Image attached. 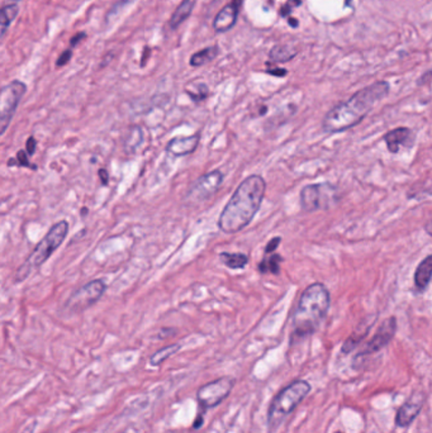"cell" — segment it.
Listing matches in <instances>:
<instances>
[{
  "label": "cell",
  "instance_id": "cell-25",
  "mask_svg": "<svg viewBox=\"0 0 432 433\" xmlns=\"http://www.w3.org/2000/svg\"><path fill=\"white\" fill-rule=\"evenodd\" d=\"M128 136H130V137L126 139L124 145H126V148H131L132 152H135V150L139 148V143H137V142L141 143L142 131H141L139 127H133V128H132L131 134H128Z\"/></svg>",
  "mask_w": 432,
  "mask_h": 433
},
{
  "label": "cell",
  "instance_id": "cell-30",
  "mask_svg": "<svg viewBox=\"0 0 432 433\" xmlns=\"http://www.w3.org/2000/svg\"><path fill=\"white\" fill-rule=\"evenodd\" d=\"M36 146H37V141L36 139L31 136V137H28L27 139V142H26V148H27V154L28 155H33L35 154V151H36Z\"/></svg>",
  "mask_w": 432,
  "mask_h": 433
},
{
  "label": "cell",
  "instance_id": "cell-22",
  "mask_svg": "<svg viewBox=\"0 0 432 433\" xmlns=\"http://www.w3.org/2000/svg\"><path fill=\"white\" fill-rule=\"evenodd\" d=\"M221 261L230 269H244L248 263V257L245 254H231V252H222L221 255Z\"/></svg>",
  "mask_w": 432,
  "mask_h": 433
},
{
  "label": "cell",
  "instance_id": "cell-14",
  "mask_svg": "<svg viewBox=\"0 0 432 433\" xmlns=\"http://www.w3.org/2000/svg\"><path fill=\"white\" fill-rule=\"evenodd\" d=\"M422 405H424L422 394L413 395L412 398H409V401L404 403L397 412L395 425L398 427H403V428L412 425L413 421L418 417L420 412L422 410Z\"/></svg>",
  "mask_w": 432,
  "mask_h": 433
},
{
  "label": "cell",
  "instance_id": "cell-3",
  "mask_svg": "<svg viewBox=\"0 0 432 433\" xmlns=\"http://www.w3.org/2000/svg\"><path fill=\"white\" fill-rule=\"evenodd\" d=\"M331 305V295L322 283H313L302 293L293 316V337L306 339L316 332Z\"/></svg>",
  "mask_w": 432,
  "mask_h": 433
},
{
  "label": "cell",
  "instance_id": "cell-21",
  "mask_svg": "<svg viewBox=\"0 0 432 433\" xmlns=\"http://www.w3.org/2000/svg\"><path fill=\"white\" fill-rule=\"evenodd\" d=\"M180 348H181L180 343H173V345H169L166 348H160L159 351H156L154 355L150 357V364L153 365V366H160L169 357L175 355Z\"/></svg>",
  "mask_w": 432,
  "mask_h": 433
},
{
  "label": "cell",
  "instance_id": "cell-26",
  "mask_svg": "<svg viewBox=\"0 0 432 433\" xmlns=\"http://www.w3.org/2000/svg\"><path fill=\"white\" fill-rule=\"evenodd\" d=\"M186 93L189 94V97L193 99L194 101L199 103V101H204L207 97H208V88L204 84L198 85L195 88V90L190 92V90H186Z\"/></svg>",
  "mask_w": 432,
  "mask_h": 433
},
{
  "label": "cell",
  "instance_id": "cell-2",
  "mask_svg": "<svg viewBox=\"0 0 432 433\" xmlns=\"http://www.w3.org/2000/svg\"><path fill=\"white\" fill-rule=\"evenodd\" d=\"M389 84L378 81L356 92L348 101L340 103L324 116L322 128L326 133H339L363 122L373 107L389 94Z\"/></svg>",
  "mask_w": 432,
  "mask_h": 433
},
{
  "label": "cell",
  "instance_id": "cell-35",
  "mask_svg": "<svg viewBox=\"0 0 432 433\" xmlns=\"http://www.w3.org/2000/svg\"><path fill=\"white\" fill-rule=\"evenodd\" d=\"M432 80V70L431 71H429V72H426L422 78L420 79V84H424V83H427V81H430Z\"/></svg>",
  "mask_w": 432,
  "mask_h": 433
},
{
  "label": "cell",
  "instance_id": "cell-32",
  "mask_svg": "<svg viewBox=\"0 0 432 433\" xmlns=\"http://www.w3.org/2000/svg\"><path fill=\"white\" fill-rule=\"evenodd\" d=\"M98 174H99V178H101V184L104 186L108 185L109 183V174L108 171L106 170V169H101V170L98 171Z\"/></svg>",
  "mask_w": 432,
  "mask_h": 433
},
{
  "label": "cell",
  "instance_id": "cell-7",
  "mask_svg": "<svg viewBox=\"0 0 432 433\" xmlns=\"http://www.w3.org/2000/svg\"><path fill=\"white\" fill-rule=\"evenodd\" d=\"M224 181V174L221 170H213L203 175L194 181L190 188L188 189L184 197V204L186 207H195L203 201H207L210 197H213L218 192L219 186Z\"/></svg>",
  "mask_w": 432,
  "mask_h": 433
},
{
  "label": "cell",
  "instance_id": "cell-12",
  "mask_svg": "<svg viewBox=\"0 0 432 433\" xmlns=\"http://www.w3.org/2000/svg\"><path fill=\"white\" fill-rule=\"evenodd\" d=\"M386 148L392 154H398L403 148H412L415 142V133L409 127H398L386 132L383 137Z\"/></svg>",
  "mask_w": 432,
  "mask_h": 433
},
{
  "label": "cell",
  "instance_id": "cell-27",
  "mask_svg": "<svg viewBox=\"0 0 432 433\" xmlns=\"http://www.w3.org/2000/svg\"><path fill=\"white\" fill-rule=\"evenodd\" d=\"M16 163L18 166H22V168H33V165H31V163H30L28 156L24 151H18L16 160H9L8 161L9 166L10 165H16ZM33 169H36V168H33Z\"/></svg>",
  "mask_w": 432,
  "mask_h": 433
},
{
  "label": "cell",
  "instance_id": "cell-17",
  "mask_svg": "<svg viewBox=\"0 0 432 433\" xmlns=\"http://www.w3.org/2000/svg\"><path fill=\"white\" fill-rule=\"evenodd\" d=\"M197 4V0H183L179 4L175 12L170 17V28L177 30L181 24L186 22V19L193 13L194 7Z\"/></svg>",
  "mask_w": 432,
  "mask_h": 433
},
{
  "label": "cell",
  "instance_id": "cell-24",
  "mask_svg": "<svg viewBox=\"0 0 432 433\" xmlns=\"http://www.w3.org/2000/svg\"><path fill=\"white\" fill-rule=\"evenodd\" d=\"M368 331H369V328L365 330V331L362 333H353V334L348 337V340L344 342V345H342V354L346 355V354H350L353 350H355V348H357V345L366 337Z\"/></svg>",
  "mask_w": 432,
  "mask_h": 433
},
{
  "label": "cell",
  "instance_id": "cell-33",
  "mask_svg": "<svg viewBox=\"0 0 432 433\" xmlns=\"http://www.w3.org/2000/svg\"><path fill=\"white\" fill-rule=\"evenodd\" d=\"M266 72H268V74H271V75H274V77H286V69L266 70Z\"/></svg>",
  "mask_w": 432,
  "mask_h": 433
},
{
  "label": "cell",
  "instance_id": "cell-20",
  "mask_svg": "<svg viewBox=\"0 0 432 433\" xmlns=\"http://www.w3.org/2000/svg\"><path fill=\"white\" fill-rule=\"evenodd\" d=\"M283 263V257L278 254H271L266 255L259 263V271L262 274H273L278 275L280 272V263Z\"/></svg>",
  "mask_w": 432,
  "mask_h": 433
},
{
  "label": "cell",
  "instance_id": "cell-18",
  "mask_svg": "<svg viewBox=\"0 0 432 433\" xmlns=\"http://www.w3.org/2000/svg\"><path fill=\"white\" fill-rule=\"evenodd\" d=\"M218 52H219L218 46L206 47V48H203L201 51H198V52L192 54V56H190V60H189V63H190V66H193V68H201V66H204V65H207L209 62L213 61L217 56H218Z\"/></svg>",
  "mask_w": 432,
  "mask_h": 433
},
{
  "label": "cell",
  "instance_id": "cell-5",
  "mask_svg": "<svg viewBox=\"0 0 432 433\" xmlns=\"http://www.w3.org/2000/svg\"><path fill=\"white\" fill-rule=\"evenodd\" d=\"M311 392V384L306 380H295L288 387L282 389L271 401L268 410V427L275 431L292 412H293Z\"/></svg>",
  "mask_w": 432,
  "mask_h": 433
},
{
  "label": "cell",
  "instance_id": "cell-1",
  "mask_svg": "<svg viewBox=\"0 0 432 433\" xmlns=\"http://www.w3.org/2000/svg\"><path fill=\"white\" fill-rule=\"evenodd\" d=\"M265 192L266 183L263 177L251 175L245 179L222 210L218 219L219 230L235 234L250 225L262 207Z\"/></svg>",
  "mask_w": 432,
  "mask_h": 433
},
{
  "label": "cell",
  "instance_id": "cell-29",
  "mask_svg": "<svg viewBox=\"0 0 432 433\" xmlns=\"http://www.w3.org/2000/svg\"><path fill=\"white\" fill-rule=\"evenodd\" d=\"M280 242H282V239H280V237H274V239H271V240L268 242L266 248H265V254H266V255H269V254H274V251L278 248L279 245H280Z\"/></svg>",
  "mask_w": 432,
  "mask_h": 433
},
{
  "label": "cell",
  "instance_id": "cell-13",
  "mask_svg": "<svg viewBox=\"0 0 432 433\" xmlns=\"http://www.w3.org/2000/svg\"><path fill=\"white\" fill-rule=\"evenodd\" d=\"M242 1L244 0H231V3L224 6V8L218 12V14L213 21V30L217 33L228 32L236 24Z\"/></svg>",
  "mask_w": 432,
  "mask_h": 433
},
{
  "label": "cell",
  "instance_id": "cell-28",
  "mask_svg": "<svg viewBox=\"0 0 432 433\" xmlns=\"http://www.w3.org/2000/svg\"><path fill=\"white\" fill-rule=\"evenodd\" d=\"M71 57H72V48L65 50V51L59 56V59H57V61H56V66H57V68H62V66L68 65L70 60H71Z\"/></svg>",
  "mask_w": 432,
  "mask_h": 433
},
{
  "label": "cell",
  "instance_id": "cell-10",
  "mask_svg": "<svg viewBox=\"0 0 432 433\" xmlns=\"http://www.w3.org/2000/svg\"><path fill=\"white\" fill-rule=\"evenodd\" d=\"M397 319L395 317H389L382 322V325L378 328L377 333L373 336L368 345L357 354L356 359L363 357V356L373 355L377 354L380 350L386 348V345L393 340L395 332H397Z\"/></svg>",
  "mask_w": 432,
  "mask_h": 433
},
{
  "label": "cell",
  "instance_id": "cell-23",
  "mask_svg": "<svg viewBox=\"0 0 432 433\" xmlns=\"http://www.w3.org/2000/svg\"><path fill=\"white\" fill-rule=\"evenodd\" d=\"M295 54H297V51L293 48H291L286 45H280V46H275L271 50L269 57H271V61L286 62L291 61Z\"/></svg>",
  "mask_w": 432,
  "mask_h": 433
},
{
  "label": "cell",
  "instance_id": "cell-38",
  "mask_svg": "<svg viewBox=\"0 0 432 433\" xmlns=\"http://www.w3.org/2000/svg\"><path fill=\"white\" fill-rule=\"evenodd\" d=\"M336 433H342V432H336Z\"/></svg>",
  "mask_w": 432,
  "mask_h": 433
},
{
  "label": "cell",
  "instance_id": "cell-15",
  "mask_svg": "<svg viewBox=\"0 0 432 433\" xmlns=\"http://www.w3.org/2000/svg\"><path fill=\"white\" fill-rule=\"evenodd\" d=\"M201 136L197 133L189 137H174L166 145V152L173 157L190 155L198 148Z\"/></svg>",
  "mask_w": 432,
  "mask_h": 433
},
{
  "label": "cell",
  "instance_id": "cell-9",
  "mask_svg": "<svg viewBox=\"0 0 432 433\" xmlns=\"http://www.w3.org/2000/svg\"><path fill=\"white\" fill-rule=\"evenodd\" d=\"M106 289H107L106 283L101 279H95L93 281L79 288L70 295L69 301L66 303V308L74 313L88 310L101 299Z\"/></svg>",
  "mask_w": 432,
  "mask_h": 433
},
{
  "label": "cell",
  "instance_id": "cell-19",
  "mask_svg": "<svg viewBox=\"0 0 432 433\" xmlns=\"http://www.w3.org/2000/svg\"><path fill=\"white\" fill-rule=\"evenodd\" d=\"M18 13H19V7L17 4H9V6L3 7L1 10H0V33H1V39L6 36L10 24L14 22Z\"/></svg>",
  "mask_w": 432,
  "mask_h": 433
},
{
  "label": "cell",
  "instance_id": "cell-8",
  "mask_svg": "<svg viewBox=\"0 0 432 433\" xmlns=\"http://www.w3.org/2000/svg\"><path fill=\"white\" fill-rule=\"evenodd\" d=\"M236 380L232 376H224L219 379L209 381L198 389L197 399L203 410L216 408L224 399L231 394Z\"/></svg>",
  "mask_w": 432,
  "mask_h": 433
},
{
  "label": "cell",
  "instance_id": "cell-31",
  "mask_svg": "<svg viewBox=\"0 0 432 433\" xmlns=\"http://www.w3.org/2000/svg\"><path fill=\"white\" fill-rule=\"evenodd\" d=\"M85 37H86V33H84V32H79L74 37H71V39H70V47L72 48V47L77 46V43L81 42Z\"/></svg>",
  "mask_w": 432,
  "mask_h": 433
},
{
  "label": "cell",
  "instance_id": "cell-16",
  "mask_svg": "<svg viewBox=\"0 0 432 433\" xmlns=\"http://www.w3.org/2000/svg\"><path fill=\"white\" fill-rule=\"evenodd\" d=\"M432 280V255L424 257L415 271V285L418 292H424Z\"/></svg>",
  "mask_w": 432,
  "mask_h": 433
},
{
  "label": "cell",
  "instance_id": "cell-6",
  "mask_svg": "<svg viewBox=\"0 0 432 433\" xmlns=\"http://www.w3.org/2000/svg\"><path fill=\"white\" fill-rule=\"evenodd\" d=\"M27 92V86L19 80H13L3 86L0 93V134L3 136L8 130L9 124L16 114L18 104Z\"/></svg>",
  "mask_w": 432,
  "mask_h": 433
},
{
  "label": "cell",
  "instance_id": "cell-37",
  "mask_svg": "<svg viewBox=\"0 0 432 433\" xmlns=\"http://www.w3.org/2000/svg\"><path fill=\"white\" fill-rule=\"evenodd\" d=\"M122 433H139V432H137V430H136V428H133V427H131V428H127V430H126V431H124V432Z\"/></svg>",
  "mask_w": 432,
  "mask_h": 433
},
{
  "label": "cell",
  "instance_id": "cell-34",
  "mask_svg": "<svg viewBox=\"0 0 432 433\" xmlns=\"http://www.w3.org/2000/svg\"><path fill=\"white\" fill-rule=\"evenodd\" d=\"M203 422H204V417H203V414H202V413H199V416L197 417V419H195V422H194V428H195V430L201 428L202 425H203Z\"/></svg>",
  "mask_w": 432,
  "mask_h": 433
},
{
  "label": "cell",
  "instance_id": "cell-11",
  "mask_svg": "<svg viewBox=\"0 0 432 433\" xmlns=\"http://www.w3.org/2000/svg\"><path fill=\"white\" fill-rule=\"evenodd\" d=\"M333 188L327 184H309L303 186L301 190V207L304 212L311 213L316 212L318 209L324 208V205H328V195L330 190Z\"/></svg>",
  "mask_w": 432,
  "mask_h": 433
},
{
  "label": "cell",
  "instance_id": "cell-36",
  "mask_svg": "<svg viewBox=\"0 0 432 433\" xmlns=\"http://www.w3.org/2000/svg\"><path fill=\"white\" fill-rule=\"evenodd\" d=\"M424 231H426V233H427L429 236H431L432 237V219H430V221L424 225Z\"/></svg>",
  "mask_w": 432,
  "mask_h": 433
},
{
  "label": "cell",
  "instance_id": "cell-4",
  "mask_svg": "<svg viewBox=\"0 0 432 433\" xmlns=\"http://www.w3.org/2000/svg\"><path fill=\"white\" fill-rule=\"evenodd\" d=\"M69 232V223L66 221L57 222L56 225L46 233V236L39 241L37 246L32 251L31 255L24 261L17 271L16 281H24L30 276L32 271L39 269L50 259L62 242L66 239Z\"/></svg>",
  "mask_w": 432,
  "mask_h": 433
}]
</instances>
